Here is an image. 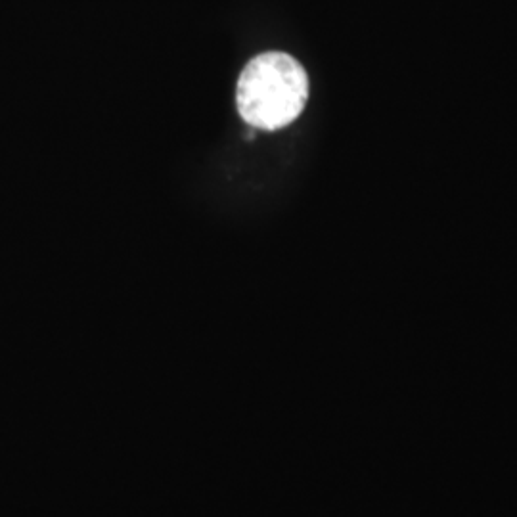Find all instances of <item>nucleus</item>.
<instances>
[{"instance_id": "nucleus-1", "label": "nucleus", "mask_w": 517, "mask_h": 517, "mask_svg": "<svg viewBox=\"0 0 517 517\" xmlns=\"http://www.w3.org/2000/svg\"><path fill=\"white\" fill-rule=\"evenodd\" d=\"M307 98V71L284 52H265L253 58L236 87V104L242 119L263 131L288 127L303 112Z\"/></svg>"}]
</instances>
